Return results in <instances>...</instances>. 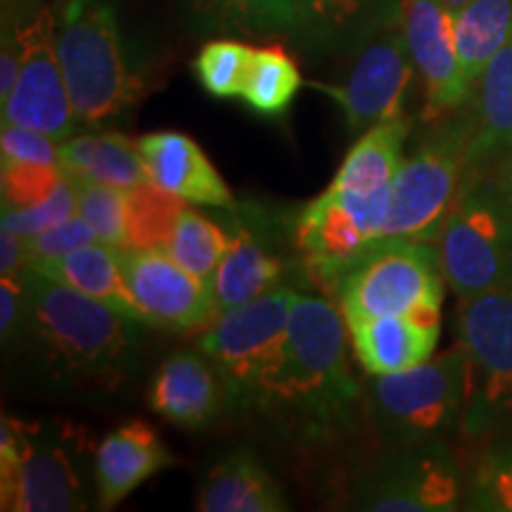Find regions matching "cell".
I'll list each match as a JSON object with an SVG mask.
<instances>
[{
    "label": "cell",
    "instance_id": "1",
    "mask_svg": "<svg viewBox=\"0 0 512 512\" xmlns=\"http://www.w3.org/2000/svg\"><path fill=\"white\" fill-rule=\"evenodd\" d=\"M347 318L328 299L299 294L283 344L252 401L294 418L332 422L356 401L347 358Z\"/></svg>",
    "mask_w": 512,
    "mask_h": 512
},
{
    "label": "cell",
    "instance_id": "2",
    "mask_svg": "<svg viewBox=\"0 0 512 512\" xmlns=\"http://www.w3.org/2000/svg\"><path fill=\"white\" fill-rule=\"evenodd\" d=\"M27 316L48 358L62 370L102 375L124 366L136 342V320L48 275L24 268Z\"/></svg>",
    "mask_w": 512,
    "mask_h": 512
},
{
    "label": "cell",
    "instance_id": "3",
    "mask_svg": "<svg viewBox=\"0 0 512 512\" xmlns=\"http://www.w3.org/2000/svg\"><path fill=\"white\" fill-rule=\"evenodd\" d=\"M55 43L79 124H105L138 100L140 79L107 0H67Z\"/></svg>",
    "mask_w": 512,
    "mask_h": 512
},
{
    "label": "cell",
    "instance_id": "4",
    "mask_svg": "<svg viewBox=\"0 0 512 512\" xmlns=\"http://www.w3.org/2000/svg\"><path fill=\"white\" fill-rule=\"evenodd\" d=\"M437 245L446 283L460 299L512 285V209L484 166H467Z\"/></svg>",
    "mask_w": 512,
    "mask_h": 512
},
{
    "label": "cell",
    "instance_id": "5",
    "mask_svg": "<svg viewBox=\"0 0 512 512\" xmlns=\"http://www.w3.org/2000/svg\"><path fill=\"white\" fill-rule=\"evenodd\" d=\"M472 117L453 119L425 140L396 171L389 185L382 240H439L448 211L470 162ZM380 240V242H382Z\"/></svg>",
    "mask_w": 512,
    "mask_h": 512
},
{
    "label": "cell",
    "instance_id": "6",
    "mask_svg": "<svg viewBox=\"0 0 512 512\" xmlns=\"http://www.w3.org/2000/svg\"><path fill=\"white\" fill-rule=\"evenodd\" d=\"M69 430L29 425L3 415L0 494L3 510L69 512L88 508L86 482Z\"/></svg>",
    "mask_w": 512,
    "mask_h": 512
},
{
    "label": "cell",
    "instance_id": "7",
    "mask_svg": "<svg viewBox=\"0 0 512 512\" xmlns=\"http://www.w3.org/2000/svg\"><path fill=\"white\" fill-rule=\"evenodd\" d=\"M458 332L467 363L460 425L484 437L512 422V285L460 299Z\"/></svg>",
    "mask_w": 512,
    "mask_h": 512
},
{
    "label": "cell",
    "instance_id": "8",
    "mask_svg": "<svg viewBox=\"0 0 512 512\" xmlns=\"http://www.w3.org/2000/svg\"><path fill=\"white\" fill-rule=\"evenodd\" d=\"M444 268L430 242L382 240L339 283V306L349 323L382 316L441 311Z\"/></svg>",
    "mask_w": 512,
    "mask_h": 512
},
{
    "label": "cell",
    "instance_id": "9",
    "mask_svg": "<svg viewBox=\"0 0 512 512\" xmlns=\"http://www.w3.org/2000/svg\"><path fill=\"white\" fill-rule=\"evenodd\" d=\"M375 413L382 430L401 444L434 441L463 422L467 399V363L463 347L401 370L377 375Z\"/></svg>",
    "mask_w": 512,
    "mask_h": 512
},
{
    "label": "cell",
    "instance_id": "10",
    "mask_svg": "<svg viewBox=\"0 0 512 512\" xmlns=\"http://www.w3.org/2000/svg\"><path fill=\"white\" fill-rule=\"evenodd\" d=\"M297 299L294 287L280 285L252 302L219 313L202 335L200 351L219 370L233 399L254 396L261 375L283 344Z\"/></svg>",
    "mask_w": 512,
    "mask_h": 512
},
{
    "label": "cell",
    "instance_id": "11",
    "mask_svg": "<svg viewBox=\"0 0 512 512\" xmlns=\"http://www.w3.org/2000/svg\"><path fill=\"white\" fill-rule=\"evenodd\" d=\"M55 31L50 8L38 10L22 27V67L10 98L3 102V124L34 128L64 143L72 138L79 119L57 55Z\"/></svg>",
    "mask_w": 512,
    "mask_h": 512
},
{
    "label": "cell",
    "instance_id": "12",
    "mask_svg": "<svg viewBox=\"0 0 512 512\" xmlns=\"http://www.w3.org/2000/svg\"><path fill=\"white\" fill-rule=\"evenodd\" d=\"M460 503L451 453L434 441L403 444L361 484L356 508L373 512H446Z\"/></svg>",
    "mask_w": 512,
    "mask_h": 512
},
{
    "label": "cell",
    "instance_id": "13",
    "mask_svg": "<svg viewBox=\"0 0 512 512\" xmlns=\"http://www.w3.org/2000/svg\"><path fill=\"white\" fill-rule=\"evenodd\" d=\"M413 67L406 36L401 27H396L361 48L354 69L342 86L320 81H311L309 86L330 95L344 112L349 131L361 133L382 121L403 117L401 105L411 86Z\"/></svg>",
    "mask_w": 512,
    "mask_h": 512
},
{
    "label": "cell",
    "instance_id": "14",
    "mask_svg": "<svg viewBox=\"0 0 512 512\" xmlns=\"http://www.w3.org/2000/svg\"><path fill=\"white\" fill-rule=\"evenodd\" d=\"M126 285L155 328L207 330L219 318L211 280L178 266L162 249H117Z\"/></svg>",
    "mask_w": 512,
    "mask_h": 512
},
{
    "label": "cell",
    "instance_id": "15",
    "mask_svg": "<svg viewBox=\"0 0 512 512\" xmlns=\"http://www.w3.org/2000/svg\"><path fill=\"white\" fill-rule=\"evenodd\" d=\"M401 29L425 83V119H439L463 105L472 88L458 55L456 15L444 0H408Z\"/></svg>",
    "mask_w": 512,
    "mask_h": 512
},
{
    "label": "cell",
    "instance_id": "16",
    "mask_svg": "<svg viewBox=\"0 0 512 512\" xmlns=\"http://www.w3.org/2000/svg\"><path fill=\"white\" fill-rule=\"evenodd\" d=\"M377 242L335 188L306 204L294 221V247L302 254L306 275L323 290L337 292L344 275L373 252Z\"/></svg>",
    "mask_w": 512,
    "mask_h": 512
},
{
    "label": "cell",
    "instance_id": "17",
    "mask_svg": "<svg viewBox=\"0 0 512 512\" xmlns=\"http://www.w3.org/2000/svg\"><path fill=\"white\" fill-rule=\"evenodd\" d=\"M147 178L188 204L235 207L233 192L216 166L190 136L178 131H157L136 140Z\"/></svg>",
    "mask_w": 512,
    "mask_h": 512
},
{
    "label": "cell",
    "instance_id": "18",
    "mask_svg": "<svg viewBox=\"0 0 512 512\" xmlns=\"http://www.w3.org/2000/svg\"><path fill=\"white\" fill-rule=\"evenodd\" d=\"M299 38L332 53H354L401 27L408 0H292Z\"/></svg>",
    "mask_w": 512,
    "mask_h": 512
},
{
    "label": "cell",
    "instance_id": "19",
    "mask_svg": "<svg viewBox=\"0 0 512 512\" xmlns=\"http://www.w3.org/2000/svg\"><path fill=\"white\" fill-rule=\"evenodd\" d=\"M441 311L382 316L349 323L354 354L370 375H392L430 361L439 342Z\"/></svg>",
    "mask_w": 512,
    "mask_h": 512
},
{
    "label": "cell",
    "instance_id": "20",
    "mask_svg": "<svg viewBox=\"0 0 512 512\" xmlns=\"http://www.w3.org/2000/svg\"><path fill=\"white\" fill-rule=\"evenodd\" d=\"M174 463L162 439L145 422H126L110 432L95 453L100 508L112 510L159 470Z\"/></svg>",
    "mask_w": 512,
    "mask_h": 512
},
{
    "label": "cell",
    "instance_id": "21",
    "mask_svg": "<svg viewBox=\"0 0 512 512\" xmlns=\"http://www.w3.org/2000/svg\"><path fill=\"white\" fill-rule=\"evenodd\" d=\"M223 382L207 356L176 354L159 368L150 387V406L174 425L200 430L221 411Z\"/></svg>",
    "mask_w": 512,
    "mask_h": 512
},
{
    "label": "cell",
    "instance_id": "22",
    "mask_svg": "<svg viewBox=\"0 0 512 512\" xmlns=\"http://www.w3.org/2000/svg\"><path fill=\"white\" fill-rule=\"evenodd\" d=\"M29 268L112 306L114 311L124 313L126 318L136 320L140 325H150L145 311L140 309L131 290H128L117 247L105 245V242H93V245L74 249V252L60 256V259L34 261Z\"/></svg>",
    "mask_w": 512,
    "mask_h": 512
},
{
    "label": "cell",
    "instance_id": "23",
    "mask_svg": "<svg viewBox=\"0 0 512 512\" xmlns=\"http://www.w3.org/2000/svg\"><path fill=\"white\" fill-rule=\"evenodd\" d=\"M283 278V259L268 249L259 233L235 223L228 252L211 275V290H214L219 313L275 290L283 285Z\"/></svg>",
    "mask_w": 512,
    "mask_h": 512
},
{
    "label": "cell",
    "instance_id": "24",
    "mask_svg": "<svg viewBox=\"0 0 512 512\" xmlns=\"http://www.w3.org/2000/svg\"><path fill=\"white\" fill-rule=\"evenodd\" d=\"M197 510L202 512H285L283 489L249 451H235L204 477Z\"/></svg>",
    "mask_w": 512,
    "mask_h": 512
},
{
    "label": "cell",
    "instance_id": "25",
    "mask_svg": "<svg viewBox=\"0 0 512 512\" xmlns=\"http://www.w3.org/2000/svg\"><path fill=\"white\" fill-rule=\"evenodd\" d=\"M475 88L477 102L467 166H486L512 150V41L486 64Z\"/></svg>",
    "mask_w": 512,
    "mask_h": 512
},
{
    "label": "cell",
    "instance_id": "26",
    "mask_svg": "<svg viewBox=\"0 0 512 512\" xmlns=\"http://www.w3.org/2000/svg\"><path fill=\"white\" fill-rule=\"evenodd\" d=\"M64 174L98 181L114 188L131 190L150 181L138 145L124 133L98 131L67 138L60 145Z\"/></svg>",
    "mask_w": 512,
    "mask_h": 512
},
{
    "label": "cell",
    "instance_id": "27",
    "mask_svg": "<svg viewBox=\"0 0 512 512\" xmlns=\"http://www.w3.org/2000/svg\"><path fill=\"white\" fill-rule=\"evenodd\" d=\"M408 131H411V124L403 117L368 128L344 157L332 188L349 192L389 190L396 171L403 164V143H406Z\"/></svg>",
    "mask_w": 512,
    "mask_h": 512
},
{
    "label": "cell",
    "instance_id": "28",
    "mask_svg": "<svg viewBox=\"0 0 512 512\" xmlns=\"http://www.w3.org/2000/svg\"><path fill=\"white\" fill-rule=\"evenodd\" d=\"M512 41V0H470L456 12V43L467 86L475 91L486 64Z\"/></svg>",
    "mask_w": 512,
    "mask_h": 512
},
{
    "label": "cell",
    "instance_id": "29",
    "mask_svg": "<svg viewBox=\"0 0 512 512\" xmlns=\"http://www.w3.org/2000/svg\"><path fill=\"white\" fill-rule=\"evenodd\" d=\"M302 86V74L283 48H256L240 98L259 117L278 119L290 110Z\"/></svg>",
    "mask_w": 512,
    "mask_h": 512
},
{
    "label": "cell",
    "instance_id": "30",
    "mask_svg": "<svg viewBox=\"0 0 512 512\" xmlns=\"http://www.w3.org/2000/svg\"><path fill=\"white\" fill-rule=\"evenodd\" d=\"M228 247L230 235L226 230L185 204L162 252L169 254L178 266H183L197 278L211 280Z\"/></svg>",
    "mask_w": 512,
    "mask_h": 512
},
{
    "label": "cell",
    "instance_id": "31",
    "mask_svg": "<svg viewBox=\"0 0 512 512\" xmlns=\"http://www.w3.org/2000/svg\"><path fill=\"white\" fill-rule=\"evenodd\" d=\"M185 204L152 181L128 190V247L164 249Z\"/></svg>",
    "mask_w": 512,
    "mask_h": 512
},
{
    "label": "cell",
    "instance_id": "32",
    "mask_svg": "<svg viewBox=\"0 0 512 512\" xmlns=\"http://www.w3.org/2000/svg\"><path fill=\"white\" fill-rule=\"evenodd\" d=\"M72 176V174H69ZM79 197V214L91 223L100 242L126 249L128 247V190L114 188L88 178L72 176Z\"/></svg>",
    "mask_w": 512,
    "mask_h": 512
},
{
    "label": "cell",
    "instance_id": "33",
    "mask_svg": "<svg viewBox=\"0 0 512 512\" xmlns=\"http://www.w3.org/2000/svg\"><path fill=\"white\" fill-rule=\"evenodd\" d=\"M254 48L240 41H211L195 57V74L214 98H238L245 88Z\"/></svg>",
    "mask_w": 512,
    "mask_h": 512
},
{
    "label": "cell",
    "instance_id": "34",
    "mask_svg": "<svg viewBox=\"0 0 512 512\" xmlns=\"http://www.w3.org/2000/svg\"><path fill=\"white\" fill-rule=\"evenodd\" d=\"M235 27L261 36H299L292 0H209Z\"/></svg>",
    "mask_w": 512,
    "mask_h": 512
},
{
    "label": "cell",
    "instance_id": "35",
    "mask_svg": "<svg viewBox=\"0 0 512 512\" xmlns=\"http://www.w3.org/2000/svg\"><path fill=\"white\" fill-rule=\"evenodd\" d=\"M467 508L512 512V444L491 448L479 460L467 494Z\"/></svg>",
    "mask_w": 512,
    "mask_h": 512
},
{
    "label": "cell",
    "instance_id": "36",
    "mask_svg": "<svg viewBox=\"0 0 512 512\" xmlns=\"http://www.w3.org/2000/svg\"><path fill=\"white\" fill-rule=\"evenodd\" d=\"M60 164L3 162V209L19 211L41 204L60 185Z\"/></svg>",
    "mask_w": 512,
    "mask_h": 512
},
{
    "label": "cell",
    "instance_id": "37",
    "mask_svg": "<svg viewBox=\"0 0 512 512\" xmlns=\"http://www.w3.org/2000/svg\"><path fill=\"white\" fill-rule=\"evenodd\" d=\"M74 214H79V197H76L74 178L64 174L53 195L36 204V207L19 211L3 209V226H10L24 238H31V235H38L41 230L55 226V223L69 219Z\"/></svg>",
    "mask_w": 512,
    "mask_h": 512
},
{
    "label": "cell",
    "instance_id": "38",
    "mask_svg": "<svg viewBox=\"0 0 512 512\" xmlns=\"http://www.w3.org/2000/svg\"><path fill=\"white\" fill-rule=\"evenodd\" d=\"M100 242L98 233H95L91 223L83 219L81 214L69 216L55 226L41 230L38 235L27 238V252H29V264L34 261H48V259H60V256L74 252V249L93 245Z\"/></svg>",
    "mask_w": 512,
    "mask_h": 512
},
{
    "label": "cell",
    "instance_id": "39",
    "mask_svg": "<svg viewBox=\"0 0 512 512\" xmlns=\"http://www.w3.org/2000/svg\"><path fill=\"white\" fill-rule=\"evenodd\" d=\"M55 143L57 140L46 133L17 124H3V136H0L3 162L60 164V145Z\"/></svg>",
    "mask_w": 512,
    "mask_h": 512
},
{
    "label": "cell",
    "instance_id": "40",
    "mask_svg": "<svg viewBox=\"0 0 512 512\" xmlns=\"http://www.w3.org/2000/svg\"><path fill=\"white\" fill-rule=\"evenodd\" d=\"M24 316H27V302H24L22 280L3 278L0 283V332L5 339L19 332Z\"/></svg>",
    "mask_w": 512,
    "mask_h": 512
},
{
    "label": "cell",
    "instance_id": "41",
    "mask_svg": "<svg viewBox=\"0 0 512 512\" xmlns=\"http://www.w3.org/2000/svg\"><path fill=\"white\" fill-rule=\"evenodd\" d=\"M0 238H3L0 240V275L3 278H19L24 268L29 266L27 238L19 235L10 226H3V235Z\"/></svg>",
    "mask_w": 512,
    "mask_h": 512
},
{
    "label": "cell",
    "instance_id": "42",
    "mask_svg": "<svg viewBox=\"0 0 512 512\" xmlns=\"http://www.w3.org/2000/svg\"><path fill=\"white\" fill-rule=\"evenodd\" d=\"M496 164H498V169H496L498 185H501L503 197L508 200L510 209H512V150L505 152L503 157H498Z\"/></svg>",
    "mask_w": 512,
    "mask_h": 512
},
{
    "label": "cell",
    "instance_id": "43",
    "mask_svg": "<svg viewBox=\"0 0 512 512\" xmlns=\"http://www.w3.org/2000/svg\"><path fill=\"white\" fill-rule=\"evenodd\" d=\"M444 3H446V8H448V10H451V12H453V15H456V12H460V10H463V8H465V5H467V3H470V0H444Z\"/></svg>",
    "mask_w": 512,
    "mask_h": 512
}]
</instances>
